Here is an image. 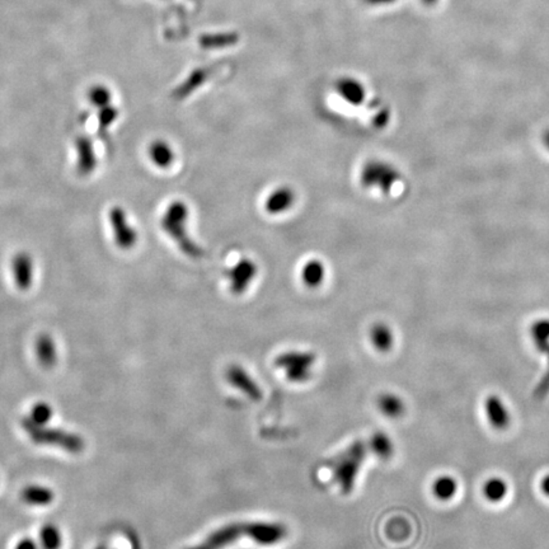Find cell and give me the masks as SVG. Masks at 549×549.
Returning <instances> with one entry per match:
<instances>
[{"label": "cell", "instance_id": "1", "mask_svg": "<svg viewBox=\"0 0 549 549\" xmlns=\"http://www.w3.org/2000/svg\"><path fill=\"white\" fill-rule=\"evenodd\" d=\"M188 218L190 212L186 202L175 200L171 202L164 210L161 218V226L185 256L192 260H200L205 256V250L190 236Z\"/></svg>", "mask_w": 549, "mask_h": 549}, {"label": "cell", "instance_id": "2", "mask_svg": "<svg viewBox=\"0 0 549 549\" xmlns=\"http://www.w3.org/2000/svg\"><path fill=\"white\" fill-rule=\"evenodd\" d=\"M21 424L32 441L37 445L57 446L71 454H79L86 446L83 437L76 435L74 432H69L62 429H52L47 424L38 426L31 422L27 416L21 420Z\"/></svg>", "mask_w": 549, "mask_h": 549}, {"label": "cell", "instance_id": "3", "mask_svg": "<svg viewBox=\"0 0 549 549\" xmlns=\"http://www.w3.org/2000/svg\"><path fill=\"white\" fill-rule=\"evenodd\" d=\"M368 446L362 440L351 444L338 458L333 468V480H336L341 492L349 495L355 488L356 480L366 458Z\"/></svg>", "mask_w": 549, "mask_h": 549}, {"label": "cell", "instance_id": "4", "mask_svg": "<svg viewBox=\"0 0 549 549\" xmlns=\"http://www.w3.org/2000/svg\"><path fill=\"white\" fill-rule=\"evenodd\" d=\"M317 356L309 351H287L276 357L274 365L281 369L287 381L293 383H304L312 376Z\"/></svg>", "mask_w": 549, "mask_h": 549}, {"label": "cell", "instance_id": "5", "mask_svg": "<svg viewBox=\"0 0 549 549\" xmlns=\"http://www.w3.org/2000/svg\"><path fill=\"white\" fill-rule=\"evenodd\" d=\"M398 178L400 175L397 169L383 161H369L360 171L362 187L376 188L386 195L391 192Z\"/></svg>", "mask_w": 549, "mask_h": 549}, {"label": "cell", "instance_id": "6", "mask_svg": "<svg viewBox=\"0 0 549 549\" xmlns=\"http://www.w3.org/2000/svg\"><path fill=\"white\" fill-rule=\"evenodd\" d=\"M242 537L248 538V521L231 523L212 531L207 537L186 549H226L237 543Z\"/></svg>", "mask_w": 549, "mask_h": 549}, {"label": "cell", "instance_id": "7", "mask_svg": "<svg viewBox=\"0 0 549 549\" xmlns=\"http://www.w3.org/2000/svg\"><path fill=\"white\" fill-rule=\"evenodd\" d=\"M258 274V266L250 258H241L237 262L233 263L225 272V279L228 281V287L231 294L242 295L250 289L252 282L256 280Z\"/></svg>", "mask_w": 549, "mask_h": 549}, {"label": "cell", "instance_id": "8", "mask_svg": "<svg viewBox=\"0 0 549 549\" xmlns=\"http://www.w3.org/2000/svg\"><path fill=\"white\" fill-rule=\"evenodd\" d=\"M108 220L112 228L113 239L120 250H129L135 247L137 231L129 221L127 214L120 206H115L108 212Z\"/></svg>", "mask_w": 549, "mask_h": 549}, {"label": "cell", "instance_id": "9", "mask_svg": "<svg viewBox=\"0 0 549 549\" xmlns=\"http://www.w3.org/2000/svg\"><path fill=\"white\" fill-rule=\"evenodd\" d=\"M287 534V526L277 521H248V538L258 545L272 547L284 542Z\"/></svg>", "mask_w": 549, "mask_h": 549}, {"label": "cell", "instance_id": "10", "mask_svg": "<svg viewBox=\"0 0 549 549\" xmlns=\"http://www.w3.org/2000/svg\"><path fill=\"white\" fill-rule=\"evenodd\" d=\"M226 381L231 387L238 389L250 400L255 402L262 400V389L260 387V384L241 365H231V368L226 370Z\"/></svg>", "mask_w": 549, "mask_h": 549}, {"label": "cell", "instance_id": "11", "mask_svg": "<svg viewBox=\"0 0 549 549\" xmlns=\"http://www.w3.org/2000/svg\"><path fill=\"white\" fill-rule=\"evenodd\" d=\"M75 150L78 173L84 177L92 175L97 167V154L93 141L86 135L78 137L75 140Z\"/></svg>", "mask_w": 549, "mask_h": 549}, {"label": "cell", "instance_id": "12", "mask_svg": "<svg viewBox=\"0 0 549 549\" xmlns=\"http://www.w3.org/2000/svg\"><path fill=\"white\" fill-rule=\"evenodd\" d=\"M12 272L16 287L22 291H27L33 282V258L27 252H19L12 260Z\"/></svg>", "mask_w": 549, "mask_h": 549}, {"label": "cell", "instance_id": "13", "mask_svg": "<svg viewBox=\"0 0 549 549\" xmlns=\"http://www.w3.org/2000/svg\"><path fill=\"white\" fill-rule=\"evenodd\" d=\"M296 201V195L289 186L274 188L265 200V210L270 215H282L293 209Z\"/></svg>", "mask_w": 549, "mask_h": 549}, {"label": "cell", "instance_id": "14", "mask_svg": "<svg viewBox=\"0 0 549 549\" xmlns=\"http://www.w3.org/2000/svg\"><path fill=\"white\" fill-rule=\"evenodd\" d=\"M485 411L490 424H492L496 430H506L510 424V413L507 411L505 405L499 395H490L485 400Z\"/></svg>", "mask_w": 549, "mask_h": 549}, {"label": "cell", "instance_id": "15", "mask_svg": "<svg viewBox=\"0 0 549 549\" xmlns=\"http://www.w3.org/2000/svg\"><path fill=\"white\" fill-rule=\"evenodd\" d=\"M148 156L150 162L161 169L169 168L175 159V150L164 140H154L150 144Z\"/></svg>", "mask_w": 549, "mask_h": 549}, {"label": "cell", "instance_id": "16", "mask_svg": "<svg viewBox=\"0 0 549 549\" xmlns=\"http://www.w3.org/2000/svg\"><path fill=\"white\" fill-rule=\"evenodd\" d=\"M36 356L42 368L52 369L57 365V343L50 335L44 333L38 336L36 340Z\"/></svg>", "mask_w": 549, "mask_h": 549}, {"label": "cell", "instance_id": "17", "mask_svg": "<svg viewBox=\"0 0 549 549\" xmlns=\"http://www.w3.org/2000/svg\"><path fill=\"white\" fill-rule=\"evenodd\" d=\"M55 499V493L49 487L28 485L21 491V499L31 506H47Z\"/></svg>", "mask_w": 549, "mask_h": 549}, {"label": "cell", "instance_id": "18", "mask_svg": "<svg viewBox=\"0 0 549 549\" xmlns=\"http://www.w3.org/2000/svg\"><path fill=\"white\" fill-rule=\"evenodd\" d=\"M300 279L303 284L309 289H316L322 285L325 279V267L322 261L319 260H309L306 261L300 270Z\"/></svg>", "mask_w": 549, "mask_h": 549}, {"label": "cell", "instance_id": "19", "mask_svg": "<svg viewBox=\"0 0 549 549\" xmlns=\"http://www.w3.org/2000/svg\"><path fill=\"white\" fill-rule=\"evenodd\" d=\"M370 341L379 352H388L393 347L394 337L392 330L384 323H376L370 330Z\"/></svg>", "mask_w": 549, "mask_h": 549}, {"label": "cell", "instance_id": "20", "mask_svg": "<svg viewBox=\"0 0 549 549\" xmlns=\"http://www.w3.org/2000/svg\"><path fill=\"white\" fill-rule=\"evenodd\" d=\"M369 449L373 451V454L378 456L381 461L391 459L394 453V445L392 439L387 434L378 431L373 434V437L369 441Z\"/></svg>", "mask_w": 549, "mask_h": 549}, {"label": "cell", "instance_id": "21", "mask_svg": "<svg viewBox=\"0 0 549 549\" xmlns=\"http://www.w3.org/2000/svg\"><path fill=\"white\" fill-rule=\"evenodd\" d=\"M378 408L388 418H398L405 413V403L398 395L383 393L378 398Z\"/></svg>", "mask_w": 549, "mask_h": 549}, {"label": "cell", "instance_id": "22", "mask_svg": "<svg viewBox=\"0 0 549 549\" xmlns=\"http://www.w3.org/2000/svg\"><path fill=\"white\" fill-rule=\"evenodd\" d=\"M458 491L456 480L450 475H441L432 483V493L440 501H449Z\"/></svg>", "mask_w": 549, "mask_h": 549}, {"label": "cell", "instance_id": "23", "mask_svg": "<svg viewBox=\"0 0 549 549\" xmlns=\"http://www.w3.org/2000/svg\"><path fill=\"white\" fill-rule=\"evenodd\" d=\"M62 545H63V534L57 525H44L40 531L41 549H60Z\"/></svg>", "mask_w": 549, "mask_h": 549}, {"label": "cell", "instance_id": "24", "mask_svg": "<svg viewBox=\"0 0 549 549\" xmlns=\"http://www.w3.org/2000/svg\"><path fill=\"white\" fill-rule=\"evenodd\" d=\"M483 496L486 497L487 501L490 502H499L505 499L507 495V485L504 480L493 477L491 480H486L483 485Z\"/></svg>", "mask_w": 549, "mask_h": 549}, {"label": "cell", "instance_id": "25", "mask_svg": "<svg viewBox=\"0 0 549 549\" xmlns=\"http://www.w3.org/2000/svg\"><path fill=\"white\" fill-rule=\"evenodd\" d=\"M54 416V410L52 407L46 403V402H37L32 406L30 415L27 416L28 420L38 426H46L50 422L51 418Z\"/></svg>", "mask_w": 549, "mask_h": 549}, {"label": "cell", "instance_id": "26", "mask_svg": "<svg viewBox=\"0 0 549 549\" xmlns=\"http://www.w3.org/2000/svg\"><path fill=\"white\" fill-rule=\"evenodd\" d=\"M531 336L534 340V345L538 351L541 352H548L549 351V322L548 320H541L533 325L531 328Z\"/></svg>", "mask_w": 549, "mask_h": 549}, {"label": "cell", "instance_id": "27", "mask_svg": "<svg viewBox=\"0 0 549 549\" xmlns=\"http://www.w3.org/2000/svg\"><path fill=\"white\" fill-rule=\"evenodd\" d=\"M117 119V110L115 107L106 106L100 108L98 113V130L100 134H105L107 129L112 125L115 120Z\"/></svg>", "mask_w": 549, "mask_h": 549}, {"label": "cell", "instance_id": "28", "mask_svg": "<svg viewBox=\"0 0 549 549\" xmlns=\"http://www.w3.org/2000/svg\"><path fill=\"white\" fill-rule=\"evenodd\" d=\"M110 98H111V94L108 93L107 89L102 87L94 88L89 93V100L93 103L94 106L98 107V108L108 106L110 105Z\"/></svg>", "mask_w": 549, "mask_h": 549}, {"label": "cell", "instance_id": "29", "mask_svg": "<svg viewBox=\"0 0 549 549\" xmlns=\"http://www.w3.org/2000/svg\"><path fill=\"white\" fill-rule=\"evenodd\" d=\"M548 355V369L547 371L544 373L543 378L541 379V381L538 383L536 391H534V397L536 400H544L547 397V394L549 393V352Z\"/></svg>", "mask_w": 549, "mask_h": 549}, {"label": "cell", "instance_id": "30", "mask_svg": "<svg viewBox=\"0 0 549 549\" xmlns=\"http://www.w3.org/2000/svg\"><path fill=\"white\" fill-rule=\"evenodd\" d=\"M341 91H342L343 97H345L346 100H349L351 103H356V105H357V103H360L362 93V91H360L359 88L347 84V86H343V88L341 89Z\"/></svg>", "mask_w": 549, "mask_h": 549}, {"label": "cell", "instance_id": "31", "mask_svg": "<svg viewBox=\"0 0 549 549\" xmlns=\"http://www.w3.org/2000/svg\"><path fill=\"white\" fill-rule=\"evenodd\" d=\"M40 543H37L35 539L32 538H23L21 539L18 543L16 544L14 549H40Z\"/></svg>", "mask_w": 549, "mask_h": 549}, {"label": "cell", "instance_id": "32", "mask_svg": "<svg viewBox=\"0 0 549 549\" xmlns=\"http://www.w3.org/2000/svg\"><path fill=\"white\" fill-rule=\"evenodd\" d=\"M541 488H542L544 495L549 497V475H545L543 480H542V482H541Z\"/></svg>", "mask_w": 549, "mask_h": 549}, {"label": "cell", "instance_id": "33", "mask_svg": "<svg viewBox=\"0 0 549 549\" xmlns=\"http://www.w3.org/2000/svg\"><path fill=\"white\" fill-rule=\"evenodd\" d=\"M94 549H108V547H107L106 544H100V545H98L97 548Z\"/></svg>", "mask_w": 549, "mask_h": 549}]
</instances>
